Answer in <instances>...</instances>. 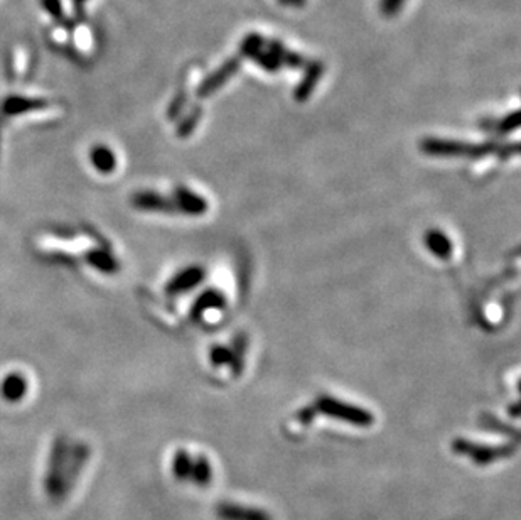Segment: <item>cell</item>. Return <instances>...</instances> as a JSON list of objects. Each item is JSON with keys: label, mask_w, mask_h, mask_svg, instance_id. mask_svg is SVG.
I'll return each instance as SVG.
<instances>
[{"label": "cell", "mask_w": 521, "mask_h": 520, "mask_svg": "<svg viewBox=\"0 0 521 520\" xmlns=\"http://www.w3.org/2000/svg\"><path fill=\"white\" fill-rule=\"evenodd\" d=\"M420 149L429 156H442V158H483V156L494 154L501 151L493 142L486 144H466L459 140L444 139H424L420 142Z\"/></svg>", "instance_id": "1"}, {"label": "cell", "mask_w": 521, "mask_h": 520, "mask_svg": "<svg viewBox=\"0 0 521 520\" xmlns=\"http://www.w3.org/2000/svg\"><path fill=\"white\" fill-rule=\"evenodd\" d=\"M69 446L64 438H58L53 445V451L49 456V465H47L46 478H45V488L46 493L53 500L60 502L61 485H63V475L64 467H66Z\"/></svg>", "instance_id": "2"}, {"label": "cell", "mask_w": 521, "mask_h": 520, "mask_svg": "<svg viewBox=\"0 0 521 520\" xmlns=\"http://www.w3.org/2000/svg\"><path fill=\"white\" fill-rule=\"evenodd\" d=\"M318 407L324 414H329V416L338 417V419L349 421V423L358 425H370L371 421H373L371 414L366 412V410L358 409V407L355 406H349V404L340 402L336 401V399L320 397L318 401Z\"/></svg>", "instance_id": "3"}, {"label": "cell", "mask_w": 521, "mask_h": 520, "mask_svg": "<svg viewBox=\"0 0 521 520\" xmlns=\"http://www.w3.org/2000/svg\"><path fill=\"white\" fill-rule=\"evenodd\" d=\"M90 456V448L83 443H78L73 448H69L66 467H64V475H63V485H61V493L60 500H64L68 497V493L71 492L73 485L78 480L79 473H81L83 467H85L86 460Z\"/></svg>", "instance_id": "4"}, {"label": "cell", "mask_w": 521, "mask_h": 520, "mask_svg": "<svg viewBox=\"0 0 521 520\" xmlns=\"http://www.w3.org/2000/svg\"><path fill=\"white\" fill-rule=\"evenodd\" d=\"M240 66H242V58L238 56L229 58V60L225 61V63L221 64L216 71L211 73V75H207L206 78L203 79L201 85H199L198 90H196V95H198L199 98H206L209 97V95H213L214 92H218L221 86L227 85L229 79L236 75V71L240 70Z\"/></svg>", "instance_id": "5"}, {"label": "cell", "mask_w": 521, "mask_h": 520, "mask_svg": "<svg viewBox=\"0 0 521 520\" xmlns=\"http://www.w3.org/2000/svg\"><path fill=\"white\" fill-rule=\"evenodd\" d=\"M132 203L136 208L145 210V212H177L174 201L154 191H138L137 195H134Z\"/></svg>", "instance_id": "6"}, {"label": "cell", "mask_w": 521, "mask_h": 520, "mask_svg": "<svg viewBox=\"0 0 521 520\" xmlns=\"http://www.w3.org/2000/svg\"><path fill=\"white\" fill-rule=\"evenodd\" d=\"M324 75V64L320 61H311V63H305V71L302 79L298 82L297 88H295L294 97L297 101H305L311 93L314 92L316 85L319 83V79Z\"/></svg>", "instance_id": "7"}, {"label": "cell", "mask_w": 521, "mask_h": 520, "mask_svg": "<svg viewBox=\"0 0 521 520\" xmlns=\"http://www.w3.org/2000/svg\"><path fill=\"white\" fill-rule=\"evenodd\" d=\"M46 105L47 101L42 100V98H29V97H21V95H12V97L5 98L0 112H2L3 115H19V114H27V112L31 110L45 108Z\"/></svg>", "instance_id": "8"}, {"label": "cell", "mask_w": 521, "mask_h": 520, "mask_svg": "<svg viewBox=\"0 0 521 520\" xmlns=\"http://www.w3.org/2000/svg\"><path fill=\"white\" fill-rule=\"evenodd\" d=\"M174 205H176L177 212L188 213V214H203L206 213L207 210L206 199L184 188H179L176 191V196H174Z\"/></svg>", "instance_id": "9"}, {"label": "cell", "mask_w": 521, "mask_h": 520, "mask_svg": "<svg viewBox=\"0 0 521 520\" xmlns=\"http://www.w3.org/2000/svg\"><path fill=\"white\" fill-rule=\"evenodd\" d=\"M204 279V271L198 267H189L186 271H182L181 274H177L169 284H167V293L169 294H179L184 290L192 289L196 284H199Z\"/></svg>", "instance_id": "10"}, {"label": "cell", "mask_w": 521, "mask_h": 520, "mask_svg": "<svg viewBox=\"0 0 521 520\" xmlns=\"http://www.w3.org/2000/svg\"><path fill=\"white\" fill-rule=\"evenodd\" d=\"M25 392H27V380L21 373H10L3 378L0 385V394L7 402L23 401Z\"/></svg>", "instance_id": "11"}, {"label": "cell", "mask_w": 521, "mask_h": 520, "mask_svg": "<svg viewBox=\"0 0 521 520\" xmlns=\"http://www.w3.org/2000/svg\"><path fill=\"white\" fill-rule=\"evenodd\" d=\"M265 46H267V51L268 53H272L273 56L279 60V63L285 64V66L289 68H301V66H305V58H302L301 54L294 53V51L287 49L285 46L282 45L280 41H265Z\"/></svg>", "instance_id": "12"}, {"label": "cell", "mask_w": 521, "mask_h": 520, "mask_svg": "<svg viewBox=\"0 0 521 520\" xmlns=\"http://www.w3.org/2000/svg\"><path fill=\"white\" fill-rule=\"evenodd\" d=\"M425 245L439 259H449L453 256V243L449 236L444 235V232L431 230L425 234Z\"/></svg>", "instance_id": "13"}, {"label": "cell", "mask_w": 521, "mask_h": 520, "mask_svg": "<svg viewBox=\"0 0 521 520\" xmlns=\"http://www.w3.org/2000/svg\"><path fill=\"white\" fill-rule=\"evenodd\" d=\"M91 164L100 173L108 174L112 171H115L116 167V158L112 149H108L107 145H97V147L91 149Z\"/></svg>", "instance_id": "14"}, {"label": "cell", "mask_w": 521, "mask_h": 520, "mask_svg": "<svg viewBox=\"0 0 521 520\" xmlns=\"http://www.w3.org/2000/svg\"><path fill=\"white\" fill-rule=\"evenodd\" d=\"M225 306V299L223 296H221L220 293H216V290H207V293H204L201 297L198 299V303L194 304V308H192V316H199L201 312L206 311V309H221Z\"/></svg>", "instance_id": "15"}, {"label": "cell", "mask_w": 521, "mask_h": 520, "mask_svg": "<svg viewBox=\"0 0 521 520\" xmlns=\"http://www.w3.org/2000/svg\"><path fill=\"white\" fill-rule=\"evenodd\" d=\"M264 46H265V39L262 38L258 32H250V34L245 36L242 45H240V54L251 60L255 54L260 53V51L264 49Z\"/></svg>", "instance_id": "16"}, {"label": "cell", "mask_w": 521, "mask_h": 520, "mask_svg": "<svg viewBox=\"0 0 521 520\" xmlns=\"http://www.w3.org/2000/svg\"><path fill=\"white\" fill-rule=\"evenodd\" d=\"M88 262L93 265L94 269L101 272H107V274H112L118 269V264H116L114 257L110 256L108 252H93L88 256Z\"/></svg>", "instance_id": "17"}, {"label": "cell", "mask_w": 521, "mask_h": 520, "mask_svg": "<svg viewBox=\"0 0 521 520\" xmlns=\"http://www.w3.org/2000/svg\"><path fill=\"white\" fill-rule=\"evenodd\" d=\"M251 60H253L255 63L258 64V66L264 68V70L268 71V73H277L280 70V66H282V64L279 63V60H277V58L273 56L272 53H268V51H265V49H262L260 53L255 54Z\"/></svg>", "instance_id": "18"}, {"label": "cell", "mask_w": 521, "mask_h": 520, "mask_svg": "<svg viewBox=\"0 0 521 520\" xmlns=\"http://www.w3.org/2000/svg\"><path fill=\"white\" fill-rule=\"evenodd\" d=\"M191 470H192L191 458H189L188 453H184V451H179V453L176 454V458H174V473H176V476L179 480L188 478Z\"/></svg>", "instance_id": "19"}, {"label": "cell", "mask_w": 521, "mask_h": 520, "mask_svg": "<svg viewBox=\"0 0 521 520\" xmlns=\"http://www.w3.org/2000/svg\"><path fill=\"white\" fill-rule=\"evenodd\" d=\"M199 119H201V107L192 108L191 114H189L188 117L184 119V122L181 123L179 132H177V134H179L181 137H182V136H188V134H191V132H192V129H194V127L198 125Z\"/></svg>", "instance_id": "20"}, {"label": "cell", "mask_w": 521, "mask_h": 520, "mask_svg": "<svg viewBox=\"0 0 521 520\" xmlns=\"http://www.w3.org/2000/svg\"><path fill=\"white\" fill-rule=\"evenodd\" d=\"M518 125H520V110H515L511 112V114L506 115V117L498 123L496 130L501 134H508L511 132V130L518 129Z\"/></svg>", "instance_id": "21"}, {"label": "cell", "mask_w": 521, "mask_h": 520, "mask_svg": "<svg viewBox=\"0 0 521 520\" xmlns=\"http://www.w3.org/2000/svg\"><path fill=\"white\" fill-rule=\"evenodd\" d=\"M41 5L51 17H54V19L61 21L64 17V10H63V3H61V0H41Z\"/></svg>", "instance_id": "22"}, {"label": "cell", "mask_w": 521, "mask_h": 520, "mask_svg": "<svg viewBox=\"0 0 521 520\" xmlns=\"http://www.w3.org/2000/svg\"><path fill=\"white\" fill-rule=\"evenodd\" d=\"M403 3L405 0H381L380 10L385 17H393L403 9Z\"/></svg>", "instance_id": "23"}, {"label": "cell", "mask_w": 521, "mask_h": 520, "mask_svg": "<svg viewBox=\"0 0 521 520\" xmlns=\"http://www.w3.org/2000/svg\"><path fill=\"white\" fill-rule=\"evenodd\" d=\"M186 101H188V95H186V90H181V92L176 95V98L170 101L169 112H167L169 119H176L177 115L181 114L182 108H184V105H186Z\"/></svg>", "instance_id": "24"}, {"label": "cell", "mask_w": 521, "mask_h": 520, "mask_svg": "<svg viewBox=\"0 0 521 520\" xmlns=\"http://www.w3.org/2000/svg\"><path fill=\"white\" fill-rule=\"evenodd\" d=\"M211 362L214 365H223V363H231L233 362V351H229L228 348L216 347L211 351Z\"/></svg>", "instance_id": "25"}, {"label": "cell", "mask_w": 521, "mask_h": 520, "mask_svg": "<svg viewBox=\"0 0 521 520\" xmlns=\"http://www.w3.org/2000/svg\"><path fill=\"white\" fill-rule=\"evenodd\" d=\"M279 2L282 3V5H285V7H294V9H302V7L305 5V2H307V0H279Z\"/></svg>", "instance_id": "26"}, {"label": "cell", "mask_w": 521, "mask_h": 520, "mask_svg": "<svg viewBox=\"0 0 521 520\" xmlns=\"http://www.w3.org/2000/svg\"><path fill=\"white\" fill-rule=\"evenodd\" d=\"M85 2H88V0H73V3H75V7H81Z\"/></svg>", "instance_id": "27"}]
</instances>
